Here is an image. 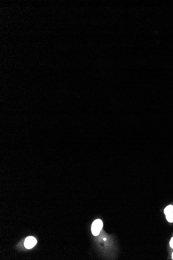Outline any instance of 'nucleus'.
I'll return each instance as SVG.
<instances>
[{
  "instance_id": "2",
  "label": "nucleus",
  "mask_w": 173,
  "mask_h": 260,
  "mask_svg": "<svg viewBox=\"0 0 173 260\" xmlns=\"http://www.w3.org/2000/svg\"><path fill=\"white\" fill-rule=\"evenodd\" d=\"M36 243V239L32 236H30L26 239L24 241V246L27 249H31L35 246Z\"/></svg>"
},
{
  "instance_id": "3",
  "label": "nucleus",
  "mask_w": 173,
  "mask_h": 260,
  "mask_svg": "<svg viewBox=\"0 0 173 260\" xmlns=\"http://www.w3.org/2000/svg\"><path fill=\"white\" fill-rule=\"evenodd\" d=\"M173 212V206L172 205H169L167 206L164 209V213L165 215Z\"/></svg>"
},
{
  "instance_id": "6",
  "label": "nucleus",
  "mask_w": 173,
  "mask_h": 260,
  "mask_svg": "<svg viewBox=\"0 0 173 260\" xmlns=\"http://www.w3.org/2000/svg\"><path fill=\"white\" fill-rule=\"evenodd\" d=\"M172 259H173V253H172Z\"/></svg>"
},
{
  "instance_id": "1",
  "label": "nucleus",
  "mask_w": 173,
  "mask_h": 260,
  "mask_svg": "<svg viewBox=\"0 0 173 260\" xmlns=\"http://www.w3.org/2000/svg\"><path fill=\"white\" fill-rule=\"evenodd\" d=\"M103 226V223L101 220L96 219L92 224L91 232L92 234L96 236L98 235Z\"/></svg>"
},
{
  "instance_id": "5",
  "label": "nucleus",
  "mask_w": 173,
  "mask_h": 260,
  "mask_svg": "<svg viewBox=\"0 0 173 260\" xmlns=\"http://www.w3.org/2000/svg\"><path fill=\"white\" fill-rule=\"evenodd\" d=\"M169 245H170V246L171 247V248H173V237L171 238V240L170 241Z\"/></svg>"
},
{
  "instance_id": "4",
  "label": "nucleus",
  "mask_w": 173,
  "mask_h": 260,
  "mask_svg": "<svg viewBox=\"0 0 173 260\" xmlns=\"http://www.w3.org/2000/svg\"><path fill=\"white\" fill-rule=\"evenodd\" d=\"M167 220L169 222H173V212L166 215Z\"/></svg>"
},
{
  "instance_id": "7",
  "label": "nucleus",
  "mask_w": 173,
  "mask_h": 260,
  "mask_svg": "<svg viewBox=\"0 0 173 260\" xmlns=\"http://www.w3.org/2000/svg\"><path fill=\"white\" fill-rule=\"evenodd\" d=\"M104 240H106V239L105 238H104Z\"/></svg>"
}]
</instances>
